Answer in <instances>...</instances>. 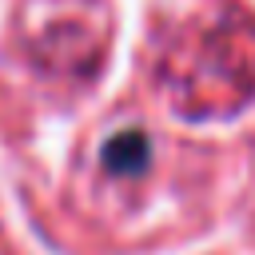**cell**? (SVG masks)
Segmentation results:
<instances>
[{"instance_id": "1", "label": "cell", "mask_w": 255, "mask_h": 255, "mask_svg": "<svg viewBox=\"0 0 255 255\" xmlns=\"http://www.w3.org/2000/svg\"><path fill=\"white\" fill-rule=\"evenodd\" d=\"M155 80L183 116H227L255 96V16L199 0L163 32Z\"/></svg>"}, {"instance_id": "2", "label": "cell", "mask_w": 255, "mask_h": 255, "mask_svg": "<svg viewBox=\"0 0 255 255\" xmlns=\"http://www.w3.org/2000/svg\"><path fill=\"white\" fill-rule=\"evenodd\" d=\"M24 40L40 64L96 68L108 40V12L100 0H32L24 8Z\"/></svg>"}, {"instance_id": "3", "label": "cell", "mask_w": 255, "mask_h": 255, "mask_svg": "<svg viewBox=\"0 0 255 255\" xmlns=\"http://www.w3.org/2000/svg\"><path fill=\"white\" fill-rule=\"evenodd\" d=\"M147 159H151V139L139 128L112 131L104 139V147H100V167L108 175H143Z\"/></svg>"}]
</instances>
